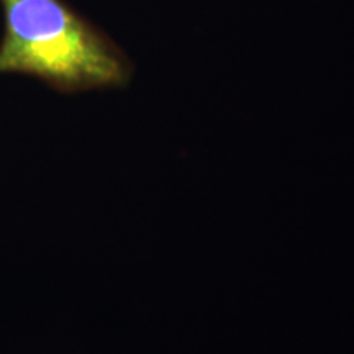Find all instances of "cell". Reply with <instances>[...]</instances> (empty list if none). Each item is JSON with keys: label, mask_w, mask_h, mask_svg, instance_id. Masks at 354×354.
<instances>
[{"label": "cell", "mask_w": 354, "mask_h": 354, "mask_svg": "<svg viewBox=\"0 0 354 354\" xmlns=\"http://www.w3.org/2000/svg\"><path fill=\"white\" fill-rule=\"evenodd\" d=\"M0 74H26L63 94L123 87L133 64L66 0H0Z\"/></svg>", "instance_id": "cell-1"}]
</instances>
